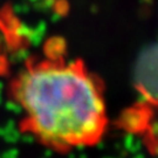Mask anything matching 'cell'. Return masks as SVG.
I'll return each instance as SVG.
<instances>
[{"instance_id":"cell-1","label":"cell","mask_w":158,"mask_h":158,"mask_svg":"<svg viewBox=\"0 0 158 158\" xmlns=\"http://www.w3.org/2000/svg\"><path fill=\"white\" fill-rule=\"evenodd\" d=\"M14 95L29 129L45 143L89 145L104 131L103 97L81 64L46 62L27 68L15 81Z\"/></svg>"}]
</instances>
